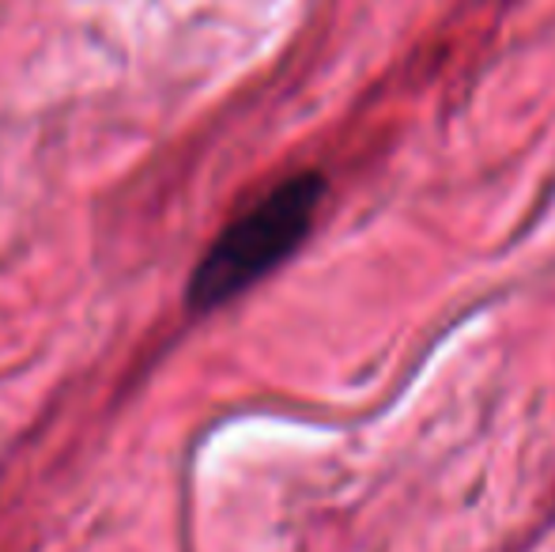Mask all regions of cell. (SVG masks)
Here are the masks:
<instances>
[{
    "label": "cell",
    "instance_id": "obj_1",
    "mask_svg": "<svg viewBox=\"0 0 555 552\" xmlns=\"http://www.w3.org/2000/svg\"><path fill=\"white\" fill-rule=\"evenodd\" d=\"M322 197L325 178L318 170H302V175L272 185L261 201L234 216L190 277L185 303L193 314L227 307L234 295H242L276 266H284L314 228Z\"/></svg>",
    "mask_w": 555,
    "mask_h": 552
}]
</instances>
